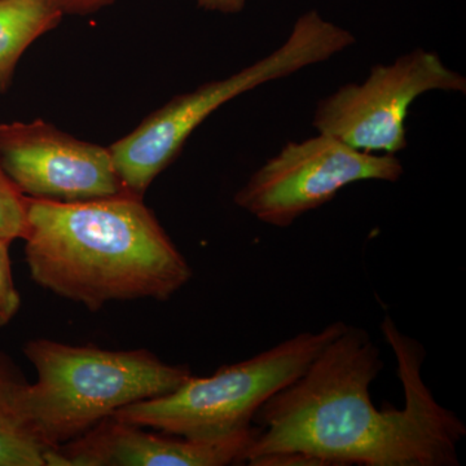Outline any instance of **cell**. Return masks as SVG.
Returning a JSON list of instances; mask_svg holds the SVG:
<instances>
[{
	"label": "cell",
	"mask_w": 466,
	"mask_h": 466,
	"mask_svg": "<svg viewBox=\"0 0 466 466\" xmlns=\"http://www.w3.org/2000/svg\"><path fill=\"white\" fill-rule=\"evenodd\" d=\"M381 330L398 363L403 408H377L370 386L381 350L345 325L308 370L259 408L251 466H456L466 426L435 400L422 377L426 352L385 317Z\"/></svg>",
	"instance_id": "1"
},
{
	"label": "cell",
	"mask_w": 466,
	"mask_h": 466,
	"mask_svg": "<svg viewBox=\"0 0 466 466\" xmlns=\"http://www.w3.org/2000/svg\"><path fill=\"white\" fill-rule=\"evenodd\" d=\"M26 210L33 280L91 311L115 300H167L191 280V266L142 198H27Z\"/></svg>",
	"instance_id": "2"
},
{
	"label": "cell",
	"mask_w": 466,
	"mask_h": 466,
	"mask_svg": "<svg viewBox=\"0 0 466 466\" xmlns=\"http://www.w3.org/2000/svg\"><path fill=\"white\" fill-rule=\"evenodd\" d=\"M24 354L36 370L26 410L34 431L48 451L90 431L116 410L161 397L192 376L148 350L112 351L36 339Z\"/></svg>",
	"instance_id": "3"
},
{
	"label": "cell",
	"mask_w": 466,
	"mask_h": 466,
	"mask_svg": "<svg viewBox=\"0 0 466 466\" xmlns=\"http://www.w3.org/2000/svg\"><path fill=\"white\" fill-rule=\"evenodd\" d=\"M355 42L354 34L327 20L317 9L300 15L283 45L271 54L226 78L175 96L109 147L125 191L143 198L196 128L225 104L262 85L324 63Z\"/></svg>",
	"instance_id": "4"
},
{
	"label": "cell",
	"mask_w": 466,
	"mask_h": 466,
	"mask_svg": "<svg viewBox=\"0 0 466 466\" xmlns=\"http://www.w3.org/2000/svg\"><path fill=\"white\" fill-rule=\"evenodd\" d=\"M343 321L303 332L208 377H189L175 390L130 404L113 417L162 433L217 438L250 428L259 408L283 390L345 328Z\"/></svg>",
	"instance_id": "5"
},
{
	"label": "cell",
	"mask_w": 466,
	"mask_h": 466,
	"mask_svg": "<svg viewBox=\"0 0 466 466\" xmlns=\"http://www.w3.org/2000/svg\"><path fill=\"white\" fill-rule=\"evenodd\" d=\"M404 173L394 155L352 148L329 135L290 142L251 174L233 202L265 225L287 228L359 182L395 183Z\"/></svg>",
	"instance_id": "6"
},
{
	"label": "cell",
	"mask_w": 466,
	"mask_h": 466,
	"mask_svg": "<svg viewBox=\"0 0 466 466\" xmlns=\"http://www.w3.org/2000/svg\"><path fill=\"white\" fill-rule=\"evenodd\" d=\"M466 94V78L435 52L416 48L379 64L359 84L343 85L319 101L312 125L352 148L397 156L407 148L410 106L428 92Z\"/></svg>",
	"instance_id": "7"
},
{
	"label": "cell",
	"mask_w": 466,
	"mask_h": 466,
	"mask_svg": "<svg viewBox=\"0 0 466 466\" xmlns=\"http://www.w3.org/2000/svg\"><path fill=\"white\" fill-rule=\"evenodd\" d=\"M0 164L26 198L84 201L126 192L109 147L43 119L0 124Z\"/></svg>",
	"instance_id": "8"
},
{
	"label": "cell",
	"mask_w": 466,
	"mask_h": 466,
	"mask_svg": "<svg viewBox=\"0 0 466 466\" xmlns=\"http://www.w3.org/2000/svg\"><path fill=\"white\" fill-rule=\"evenodd\" d=\"M259 433L251 425L217 438H188L110 416L87 433L48 451L46 466H226L247 464Z\"/></svg>",
	"instance_id": "9"
},
{
	"label": "cell",
	"mask_w": 466,
	"mask_h": 466,
	"mask_svg": "<svg viewBox=\"0 0 466 466\" xmlns=\"http://www.w3.org/2000/svg\"><path fill=\"white\" fill-rule=\"evenodd\" d=\"M27 386L14 361L0 352V466H46L48 450L27 415Z\"/></svg>",
	"instance_id": "10"
},
{
	"label": "cell",
	"mask_w": 466,
	"mask_h": 466,
	"mask_svg": "<svg viewBox=\"0 0 466 466\" xmlns=\"http://www.w3.org/2000/svg\"><path fill=\"white\" fill-rule=\"evenodd\" d=\"M64 15L46 0H0V94L8 90L18 61Z\"/></svg>",
	"instance_id": "11"
},
{
	"label": "cell",
	"mask_w": 466,
	"mask_h": 466,
	"mask_svg": "<svg viewBox=\"0 0 466 466\" xmlns=\"http://www.w3.org/2000/svg\"><path fill=\"white\" fill-rule=\"evenodd\" d=\"M27 198L0 164V238L24 240L27 231Z\"/></svg>",
	"instance_id": "12"
},
{
	"label": "cell",
	"mask_w": 466,
	"mask_h": 466,
	"mask_svg": "<svg viewBox=\"0 0 466 466\" xmlns=\"http://www.w3.org/2000/svg\"><path fill=\"white\" fill-rule=\"evenodd\" d=\"M12 242L0 238V327L12 320L21 308V297L15 284L9 258V245Z\"/></svg>",
	"instance_id": "13"
},
{
	"label": "cell",
	"mask_w": 466,
	"mask_h": 466,
	"mask_svg": "<svg viewBox=\"0 0 466 466\" xmlns=\"http://www.w3.org/2000/svg\"><path fill=\"white\" fill-rule=\"evenodd\" d=\"M61 14L70 16H90L115 5L116 0H46Z\"/></svg>",
	"instance_id": "14"
},
{
	"label": "cell",
	"mask_w": 466,
	"mask_h": 466,
	"mask_svg": "<svg viewBox=\"0 0 466 466\" xmlns=\"http://www.w3.org/2000/svg\"><path fill=\"white\" fill-rule=\"evenodd\" d=\"M249 0H196L198 7L208 12L222 15L240 14Z\"/></svg>",
	"instance_id": "15"
}]
</instances>
